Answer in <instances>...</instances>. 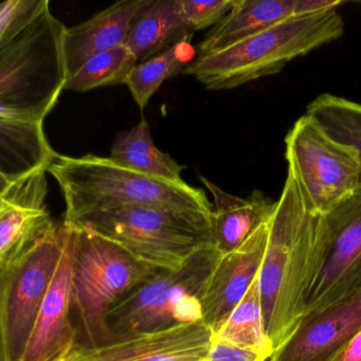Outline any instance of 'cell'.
Masks as SVG:
<instances>
[{
  "mask_svg": "<svg viewBox=\"0 0 361 361\" xmlns=\"http://www.w3.org/2000/svg\"><path fill=\"white\" fill-rule=\"evenodd\" d=\"M324 217L308 204L291 169L268 224L265 257L259 274L264 325L274 350L303 314L316 269Z\"/></svg>",
  "mask_w": 361,
  "mask_h": 361,
  "instance_id": "cell-1",
  "label": "cell"
},
{
  "mask_svg": "<svg viewBox=\"0 0 361 361\" xmlns=\"http://www.w3.org/2000/svg\"><path fill=\"white\" fill-rule=\"evenodd\" d=\"M48 173L64 196L65 221L124 206H155L183 212L212 213L204 190L124 168L111 158L60 155Z\"/></svg>",
  "mask_w": 361,
  "mask_h": 361,
  "instance_id": "cell-2",
  "label": "cell"
},
{
  "mask_svg": "<svg viewBox=\"0 0 361 361\" xmlns=\"http://www.w3.org/2000/svg\"><path fill=\"white\" fill-rule=\"evenodd\" d=\"M338 7L298 16L229 47L196 58L183 71L207 90H232L280 73L291 61L342 37Z\"/></svg>",
  "mask_w": 361,
  "mask_h": 361,
  "instance_id": "cell-3",
  "label": "cell"
},
{
  "mask_svg": "<svg viewBox=\"0 0 361 361\" xmlns=\"http://www.w3.org/2000/svg\"><path fill=\"white\" fill-rule=\"evenodd\" d=\"M71 225L75 228L71 317L78 348H99L114 340L107 321L111 308L161 269L143 263L109 238Z\"/></svg>",
  "mask_w": 361,
  "mask_h": 361,
  "instance_id": "cell-4",
  "label": "cell"
},
{
  "mask_svg": "<svg viewBox=\"0 0 361 361\" xmlns=\"http://www.w3.org/2000/svg\"><path fill=\"white\" fill-rule=\"evenodd\" d=\"M66 27L47 12L0 47V118L44 122L68 81Z\"/></svg>",
  "mask_w": 361,
  "mask_h": 361,
  "instance_id": "cell-5",
  "label": "cell"
},
{
  "mask_svg": "<svg viewBox=\"0 0 361 361\" xmlns=\"http://www.w3.org/2000/svg\"><path fill=\"white\" fill-rule=\"evenodd\" d=\"M66 223L109 238L143 263L160 269H177L197 251L215 247L213 212L124 206Z\"/></svg>",
  "mask_w": 361,
  "mask_h": 361,
  "instance_id": "cell-6",
  "label": "cell"
},
{
  "mask_svg": "<svg viewBox=\"0 0 361 361\" xmlns=\"http://www.w3.org/2000/svg\"><path fill=\"white\" fill-rule=\"evenodd\" d=\"M221 257L215 247L202 249L181 267L161 269L124 295L107 317L114 340L202 320V298Z\"/></svg>",
  "mask_w": 361,
  "mask_h": 361,
  "instance_id": "cell-7",
  "label": "cell"
},
{
  "mask_svg": "<svg viewBox=\"0 0 361 361\" xmlns=\"http://www.w3.org/2000/svg\"><path fill=\"white\" fill-rule=\"evenodd\" d=\"M66 235V224H54L14 265L0 272V361H22Z\"/></svg>",
  "mask_w": 361,
  "mask_h": 361,
  "instance_id": "cell-8",
  "label": "cell"
},
{
  "mask_svg": "<svg viewBox=\"0 0 361 361\" xmlns=\"http://www.w3.org/2000/svg\"><path fill=\"white\" fill-rule=\"evenodd\" d=\"M286 159L310 206L325 214L358 190V152L331 138L310 116L298 119L285 138Z\"/></svg>",
  "mask_w": 361,
  "mask_h": 361,
  "instance_id": "cell-9",
  "label": "cell"
},
{
  "mask_svg": "<svg viewBox=\"0 0 361 361\" xmlns=\"http://www.w3.org/2000/svg\"><path fill=\"white\" fill-rule=\"evenodd\" d=\"M323 217L324 230L303 314L361 290V190Z\"/></svg>",
  "mask_w": 361,
  "mask_h": 361,
  "instance_id": "cell-10",
  "label": "cell"
},
{
  "mask_svg": "<svg viewBox=\"0 0 361 361\" xmlns=\"http://www.w3.org/2000/svg\"><path fill=\"white\" fill-rule=\"evenodd\" d=\"M361 331V290L306 312L269 361H333Z\"/></svg>",
  "mask_w": 361,
  "mask_h": 361,
  "instance_id": "cell-11",
  "label": "cell"
},
{
  "mask_svg": "<svg viewBox=\"0 0 361 361\" xmlns=\"http://www.w3.org/2000/svg\"><path fill=\"white\" fill-rule=\"evenodd\" d=\"M46 173L0 189V272L14 265L56 223L46 207Z\"/></svg>",
  "mask_w": 361,
  "mask_h": 361,
  "instance_id": "cell-12",
  "label": "cell"
},
{
  "mask_svg": "<svg viewBox=\"0 0 361 361\" xmlns=\"http://www.w3.org/2000/svg\"><path fill=\"white\" fill-rule=\"evenodd\" d=\"M64 223L67 235L62 257L22 361H67L78 348L77 329L71 317L75 228Z\"/></svg>",
  "mask_w": 361,
  "mask_h": 361,
  "instance_id": "cell-13",
  "label": "cell"
},
{
  "mask_svg": "<svg viewBox=\"0 0 361 361\" xmlns=\"http://www.w3.org/2000/svg\"><path fill=\"white\" fill-rule=\"evenodd\" d=\"M213 333L202 320L77 348L67 361H206Z\"/></svg>",
  "mask_w": 361,
  "mask_h": 361,
  "instance_id": "cell-14",
  "label": "cell"
},
{
  "mask_svg": "<svg viewBox=\"0 0 361 361\" xmlns=\"http://www.w3.org/2000/svg\"><path fill=\"white\" fill-rule=\"evenodd\" d=\"M268 224L240 248L223 255L209 279L202 298V320L213 335L223 327L259 276L267 246Z\"/></svg>",
  "mask_w": 361,
  "mask_h": 361,
  "instance_id": "cell-15",
  "label": "cell"
},
{
  "mask_svg": "<svg viewBox=\"0 0 361 361\" xmlns=\"http://www.w3.org/2000/svg\"><path fill=\"white\" fill-rule=\"evenodd\" d=\"M342 4L339 0H235L229 14L197 46V58L219 51L285 20Z\"/></svg>",
  "mask_w": 361,
  "mask_h": 361,
  "instance_id": "cell-16",
  "label": "cell"
},
{
  "mask_svg": "<svg viewBox=\"0 0 361 361\" xmlns=\"http://www.w3.org/2000/svg\"><path fill=\"white\" fill-rule=\"evenodd\" d=\"M200 181L212 194L213 235L215 248L221 255L240 248L262 226L269 223L276 210L263 192L255 190L247 198L232 195L200 175Z\"/></svg>",
  "mask_w": 361,
  "mask_h": 361,
  "instance_id": "cell-17",
  "label": "cell"
},
{
  "mask_svg": "<svg viewBox=\"0 0 361 361\" xmlns=\"http://www.w3.org/2000/svg\"><path fill=\"white\" fill-rule=\"evenodd\" d=\"M145 0H122L86 22L67 28L65 35L68 79L90 58L126 44L130 25Z\"/></svg>",
  "mask_w": 361,
  "mask_h": 361,
  "instance_id": "cell-18",
  "label": "cell"
},
{
  "mask_svg": "<svg viewBox=\"0 0 361 361\" xmlns=\"http://www.w3.org/2000/svg\"><path fill=\"white\" fill-rule=\"evenodd\" d=\"M58 155L46 138L44 122L0 118V189L48 172Z\"/></svg>",
  "mask_w": 361,
  "mask_h": 361,
  "instance_id": "cell-19",
  "label": "cell"
},
{
  "mask_svg": "<svg viewBox=\"0 0 361 361\" xmlns=\"http://www.w3.org/2000/svg\"><path fill=\"white\" fill-rule=\"evenodd\" d=\"M193 32L183 20L180 0H145L130 25L126 45L139 63L166 51Z\"/></svg>",
  "mask_w": 361,
  "mask_h": 361,
  "instance_id": "cell-20",
  "label": "cell"
},
{
  "mask_svg": "<svg viewBox=\"0 0 361 361\" xmlns=\"http://www.w3.org/2000/svg\"><path fill=\"white\" fill-rule=\"evenodd\" d=\"M109 158L124 168L142 174L175 183H185L181 178L185 166L156 147L149 122L145 118L132 130L117 135Z\"/></svg>",
  "mask_w": 361,
  "mask_h": 361,
  "instance_id": "cell-21",
  "label": "cell"
},
{
  "mask_svg": "<svg viewBox=\"0 0 361 361\" xmlns=\"http://www.w3.org/2000/svg\"><path fill=\"white\" fill-rule=\"evenodd\" d=\"M196 58L197 51L190 41L181 42L166 51L137 64L124 84L128 86L139 109L143 111L164 81L183 73Z\"/></svg>",
  "mask_w": 361,
  "mask_h": 361,
  "instance_id": "cell-22",
  "label": "cell"
},
{
  "mask_svg": "<svg viewBox=\"0 0 361 361\" xmlns=\"http://www.w3.org/2000/svg\"><path fill=\"white\" fill-rule=\"evenodd\" d=\"M214 337L233 345L255 350L268 359L272 356L274 348L268 339L264 325L259 276Z\"/></svg>",
  "mask_w": 361,
  "mask_h": 361,
  "instance_id": "cell-23",
  "label": "cell"
},
{
  "mask_svg": "<svg viewBox=\"0 0 361 361\" xmlns=\"http://www.w3.org/2000/svg\"><path fill=\"white\" fill-rule=\"evenodd\" d=\"M306 115L314 119L331 138L354 147L361 162V104L341 97L323 94L307 105ZM358 189L361 190V174Z\"/></svg>",
  "mask_w": 361,
  "mask_h": 361,
  "instance_id": "cell-24",
  "label": "cell"
},
{
  "mask_svg": "<svg viewBox=\"0 0 361 361\" xmlns=\"http://www.w3.org/2000/svg\"><path fill=\"white\" fill-rule=\"evenodd\" d=\"M138 60L130 48L118 46L90 58L71 79L65 90L85 92L94 88L126 83Z\"/></svg>",
  "mask_w": 361,
  "mask_h": 361,
  "instance_id": "cell-25",
  "label": "cell"
},
{
  "mask_svg": "<svg viewBox=\"0 0 361 361\" xmlns=\"http://www.w3.org/2000/svg\"><path fill=\"white\" fill-rule=\"evenodd\" d=\"M50 11L48 0H6L0 5V47L20 37Z\"/></svg>",
  "mask_w": 361,
  "mask_h": 361,
  "instance_id": "cell-26",
  "label": "cell"
},
{
  "mask_svg": "<svg viewBox=\"0 0 361 361\" xmlns=\"http://www.w3.org/2000/svg\"><path fill=\"white\" fill-rule=\"evenodd\" d=\"M235 0H180L183 20L192 32L215 27L229 14Z\"/></svg>",
  "mask_w": 361,
  "mask_h": 361,
  "instance_id": "cell-27",
  "label": "cell"
},
{
  "mask_svg": "<svg viewBox=\"0 0 361 361\" xmlns=\"http://www.w3.org/2000/svg\"><path fill=\"white\" fill-rule=\"evenodd\" d=\"M267 359L259 353L228 343L213 335L206 361H266Z\"/></svg>",
  "mask_w": 361,
  "mask_h": 361,
  "instance_id": "cell-28",
  "label": "cell"
},
{
  "mask_svg": "<svg viewBox=\"0 0 361 361\" xmlns=\"http://www.w3.org/2000/svg\"><path fill=\"white\" fill-rule=\"evenodd\" d=\"M333 361H361V331L338 353Z\"/></svg>",
  "mask_w": 361,
  "mask_h": 361,
  "instance_id": "cell-29",
  "label": "cell"
},
{
  "mask_svg": "<svg viewBox=\"0 0 361 361\" xmlns=\"http://www.w3.org/2000/svg\"><path fill=\"white\" fill-rule=\"evenodd\" d=\"M358 4H361V1H359V3H358Z\"/></svg>",
  "mask_w": 361,
  "mask_h": 361,
  "instance_id": "cell-30",
  "label": "cell"
}]
</instances>
